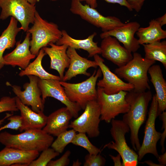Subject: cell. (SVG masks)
Masks as SVG:
<instances>
[{
    "label": "cell",
    "mask_w": 166,
    "mask_h": 166,
    "mask_svg": "<svg viewBox=\"0 0 166 166\" xmlns=\"http://www.w3.org/2000/svg\"><path fill=\"white\" fill-rule=\"evenodd\" d=\"M152 97L150 90L141 92L132 90L128 92L125 96L130 109L123 116L122 120L129 127L131 142L133 148L136 151H138L141 145L139 132L146 120L148 107Z\"/></svg>",
    "instance_id": "obj_1"
},
{
    "label": "cell",
    "mask_w": 166,
    "mask_h": 166,
    "mask_svg": "<svg viewBox=\"0 0 166 166\" xmlns=\"http://www.w3.org/2000/svg\"><path fill=\"white\" fill-rule=\"evenodd\" d=\"M54 141L52 136L42 129H31L18 134L4 131L0 133V143L6 147L21 150L39 152L49 148Z\"/></svg>",
    "instance_id": "obj_2"
},
{
    "label": "cell",
    "mask_w": 166,
    "mask_h": 166,
    "mask_svg": "<svg viewBox=\"0 0 166 166\" xmlns=\"http://www.w3.org/2000/svg\"><path fill=\"white\" fill-rule=\"evenodd\" d=\"M132 59L124 65L116 68L115 73L134 87L133 91L141 92L150 90L148 70L156 61L146 59L139 53H133Z\"/></svg>",
    "instance_id": "obj_3"
},
{
    "label": "cell",
    "mask_w": 166,
    "mask_h": 166,
    "mask_svg": "<svg viewBox=\"0 0 166 166\" xmlns=\"http://www.w3.org/2000/svg\"><path fill=\"white\" fill-rule=\"evenodd\" d=\"M27 32L31 35L30 50L36 56L42 48L50 43H56L62 35V31L57 24L43 19L37 11L33 25Z\"/></svg>",
    "instance_id": "obj_4"
},
{
    "label": "cell",
    "mask_w": 166,
    "mask_h": 166,
    "mask_svg": "<svg viewBox=\"0 0 166 166\" xmlns=\"http://www.w3.org/2000/svg\"><path fill=\"white\" fill-rule=\"evenodd\" d=\"M110 134L114 141L105 145L107 148L117 151L122 159L123 166H136L138 164V155L131 149L126 142L125 136L130 131L128 126L122 120L113 119L111 122Z\"/></svg>",
    "instance_id": "obj_5"
},
{
    "label": "cell",
    "mask_w": 166,
    "mask_h": 166,
    "mask_svg": "<svg viewBox=\"0 0 166 166\" xmlns=\"http://www.w3.org/2000/svg\"><path fill=\"white\" fill-rule=\"evenodd\" d=\"M102 74L99 68L97 71L95 70L89 78L82 82L71 83L60 81V82L69 100L77 103L81 109L84 110L88 102L97 100V94L96 85L98 78Z\"/></svg>",
    "instance_id": "obj_6"
},
{
    "label": "cell",
    "mask_w": 166,
    "mask_h": 166,
    "mask_svg": "<svg viewBox=\"0 0 166 166\" xmlns=\"http://www.w3.org/2000/svg\"><path fill=\"white\" fill-rule=\"evenodd\" d=\"M97 101L101 109V121L107 123L120 114H124L130 109V105L125 99L128 92L121 91L112 94L105 93L103 89L97 87Z\"/></svg>",
    "instance_id": "obj_7"
},
{
    "label": "cell",
    "mask_w": 166,
    "mask_h": 166,
    "mask_svg": "<svg viewBox=\"0 0 166 166\" xmlns=\"http://www.w3.org/2000/svg\"><path fill=\"white\" fill-rule=\"evenodd\" d=\"M0 19L3 20L9 16L14 17L20 22V28L24 32L27 31L30 23H34L36 6L26 0H0Z\"/></svg>",
    "instance_id": "obj_8"
},
{
    "label": "cell",
    "mask_w": 166,
    "mask_h": 166,
    "mask_svg": "<svg viewBox=\"0 0 166 166\" xmlns=\"http://www.w3.org/2000/svg\"><path fill=\"white\" fill-rule=\"evenodd\" d=\"M70 11L79 15L82 19L101 29L103 32L108 31L124 24L118 18L113 16H105L95 8L86 4H82L79 0H71Z\"/></svg>",
    "instance_id": "obj_9"
},
{
    "label": "cell",
    "mask_w": 166,
    "mask_h": 166,
    "mask_svg": "<svg viewBox=\"0 0 166 166\" xmlns=\"http://www.w3.org/2000/svg\"><path fill=\"white\" fill-rule=\"evenodd\" d=\"M84 110L81 115L71 122L69 128L76 132L87 134L91 138L98 136L100 133L101 109L97 100L88 102Z\"/></svg>",
    "instance_id": "obj_10"
},
{
    "label": "cell",
    "mask_w": 166,
    "mask_h": 166,
    "mask_svg": "<svg viewBox=\"0 0 166 166\" xmlns=\"http://www.w3.org/2000/svg\"><path fill=\"white\" fill-rule=\"evenodd\" d=\"M148 117L145 126L144 136L142 144L138 151V160H141L146 154L150 153L156 158L159 156L156 145L160 139L161 133L155 128V121L158 116V103L156 94L152 96Z\"/></svg>",
    "instance_id": "obj_11"
},
{
    "label": "cell",
    "mask_w": 166,
    "mask_h": 166,
    "mask_svg": "<svg viewBox=\"0 0 166 166\" xmlns=\"http://www.w3.org/2000/svg\"><path fill=\"white\" fill-rule=\"evenodd\" d=\"M60 81L55 79H41L38 78V85L44 103L48 97L54 98L64 104L69 110L73 117L76 118L81 108L77 103L72 102L68 97Z\"/></svg>",
    "instance_id": "obj_12"
},
{
    "label": "cell",
    "mask_w": 166,
    "mask_h": 166,
    "mask_svg": "<svg viewBox=\"0 0 166 166\" xmlns=\"http://www.w3.org/2000/svg\"><path fill=\"white\" fill-rule=\"evenodd\" d=\"M29 82L23 85L24 90L22 91L19 86L11 85L14 94L23 104L30 106L31 109L37 113L43 112L44 103L43 102L41 92L38 85V77L30 75L27 76Z\"/></svg>",
    "instance_id": "obj_13"
},
{
    "label": "cell",
    "mask_w": 166,
    "mask_h": 166,
    "mask_svg": "<svg viewBox=\"0 0 166 166\" xmlns=\"http://www.w3.org/2000/svg\"><path fill=\"white\" fill-rule=\"evenodd\" d=\"M93 57L103 76L102 79L99 80L97 83L98 87L102 89L107 94L116 93L121 91L129 92L133 89L132 85L124 82L112 72L104 63V60L98 54L95 55Z\"/></svg>",
    "instance_id": "obj_14"
},
{
    "label": "cell",
    "mask_w": 166,
    "mask_h": 166,
    "mask_svg": "<svg viewBox=\"0 0 166 166\" xmlns=\"http://www.w3.org/2000/svg\"><path fill=\"white\" fill-rule=\"evenodd\" d=\"M100 47L102 56L118 67L124 65L133 57L132 53L121 46L117 39L112 36L103 38Z\"/></svg>",
    "instance_id": "obj_15"
},
{
    "label": "cell",
    "mask_w": 166,
    "mask_h": 166,
    "mask_svg": "<svg viewBox=\"0 0 166 166\" xmlns=\"http://www.w3.org/2000/svg\"><path fill=\"white\" fill-rule=\"evenodd\" d=\"M140 27V25L137 22H130L112 30L103 32L100 34V37L101 39L109 36L114 37L122 43L128 50L133 53L140 47L138 39L134 36Z\"/></svg>",
    "instance_id": "obj_16"
},
{
    "label": "cell",
    "mask_w": 166,
    "mask_h": 166,
    "mask_svg": "<svg viewBox=\"0 0 166 166\" xmlns=\"http://www.w3.org/2000/svg\"><path fill=\"white\" fill-rule=\"evenodd\" d=\"M30 34L27 32L23 42L21 41L16 43L15 48L11 52L3 56L5 65L13 67L18 66L23 69L29 65L30 61L35 58L30 50Z\"/></svg>",
    "instance_id": "obj_17"
},
{
    "label": "cell",
    "mask_w": 166,
    "mask_h": 166,
    "mask_svg": "<svg viewBox=\"0 0 166 166\" xmlns=\"http://www.w3.org/2000/svg\"><path fill=\"white\" fill-rule=\"evenodd\" d=\"M39 154L37 151H24L5 147L0 151V166H28Z\"/></svg>",
    "instance_id": "obj_18"
},
{
    "label": "cell",
    "mask_w": 166,
    "mask_h": 166,
    "mask_svg": "<svg viewBox=\"0 0 166 166\" xmlns=\"http://www.w3.org/2000/svg\"><path fill=\"white\" fill-rule=\"evenodd\" d=\"M66 53L70 58V62L61 81H66L79 74L89 76L90 74L87 72V69L90 67L96 68L98 66L95 61L81 57L73 48L68 47Z\"/></svg>",
    "instance_id": "obj_19"
},
{
    "label": "cell",
    "mask_w": 166,
    "mask_h": 166,
    "mask_svg": "<svg viewBox=\"0 0 166 166\" xmlns=\"http://www.w3.org/2000/svg\"><path fill=\"white\" fill-rule=\"evenodd\" d=\"M72 117L67 107L61 108L48 116L46 124L42 130L49 135L57 136L67 130Z\"/></svg>",
    "instance_id": "obj_20"
},
{
    "label": "cell",
    "mask_w": 166,
    "mask_h": 166,
    "mask_svg": "<svg viewBox=\"0 0 166 166\" xmlns=\"http://www.w3.org/2000/svg\"><path fill=\"white\" fill-rule=\"evenodd\" d=\"M17 107L20 111L22 125L19 129L20 132L31 129H42L46 125L48 116L43 112L37 113L23 104L15 97Z\"/></svg>",
    "instance_id": "obj_21"
},
{
    "label": "cell",
    "mask_w": 166,
    "mask_h": 166,
    "mask_svg": "<svg viewBox=\"0 0 166 166\" xmlns=\"http://www.w3.org/2000/svg\"><path fill=\"white\" fill-rule=\"evenodd\" d=\"M49 45L50 47H45L42 48L50 58V68L57 71L61 81L65 69L68 68L70 62V58L66 53L68 46L64 44L58 45L53 43Z\"/></svg>",
    "instance_id": "obj_22"
},
{
    "label": "cell",
    "mask_w": 166,
    "mask_h": 166,
    "mask_svg": "<svg viewBox=\"0 0 166 166\" xmlns=\"http://www.w3.org/2000/svg\"><path fill=\"white\" fill-rule=\"evenodd\" d=\"M62 35L61 38L56 43L58 45H65L68 47L75 49H81L87 51L89 53L88 57H91L97 54H101L100 47L97 42L93 41L97 33L94 32L87 38L84 39H77L70 36L66 30H62Z\"/></svg>",
    "instance_id": "obj_23"
},
{
    "label": "cell",
    "mask_w": 166,
    "mask_h": 166,
    "mask_svg": "<svg viewBox=\"0 0 166 166\" xmlns=\"http://www.w3.org/2000/svg\"><path fill=\"white\" fill-rule=\"evenodd\" d=\"M148 73L156 92L155 94L158 103V116L166 109V81L159 65H152L149 68Z\"/></svg>",
    "instance_id": "obj_24"
},
{
    "label": "cell",
    "mask_w": 166,
    "mask_h": 166,
    "mask_svg": "<svg viewBox=\"0 0 166 166\" xmlns=\"http://www.w3.org/2000/svg\"><path fill=\"white\" fill-rule=\"evenodd\" d=\"M139 44L142 45L160 41L166 38V31L162 28L156 19H152L146 27H140L136 33Z\"/></svg>",
    "instance_id": "obj_25"
},
{
    "label": "cell",
    "mask_w": 166,
    "mask_h": 166,
    "mask_svg": "<svg viewBox=\"0 0 166 166\" xmlns=\"http://www.w3.org/2000/svg\"><path fill=\"white\" fill-rule=\"evenodd\" d=\"M18 22L14 18L11 17L8 26L0 37V70L5 65L3 56L4 51L14 46L16 43V37L21 30L18 26Z\"/></svg>",
    "instance_id": "obj_26"
},
{
    "label": "cell",
    "mask_w": 166,
    "mask_h": 166,
    "mask_svg": "<svg viewBox=\"0 0 166 166\" xmlns=\"http://www.w3.org/2000/svg\"><path fill=\"white\" fill-rule=\"evenodd\" d=\"M46 55L43 48L39 51L35 60L29 63L25 69L21 70L19 73L20 77L32 75L38 77L41 79H55L61 81L59 76L50 74L43 67L42 62L44 56Z\"/></svg>",
    "instance_id": "obj_27"
},
{
    "label": "cell",
    "mask_w": 166,
    "mask_h": 166,
    "mask_svg": "<svg viewBox=\"0 0 166 166\" xmlns=\"http://www.w3.org/2000/svg\"><path fill=\"white\" fill-rule=\"evenodd\" d=\"M144 58L147 59L158 61L166 68V41L156 42L143 44Z\"/></svg>",
    "instance_id": "obj_28"
},
{
    "label": "cell",
    "mask_w": 166,
    "mask_h": 166,
    "mask_svg": "<svg viewBox=\"0 0 166 166\" xmlns=\"http://www.w3.org/2000/svg\"><path fill=\"white\" fill-rule=\"evenodd\" d=\"M76 134V132L73 129L61 133L52 143V148L59 153H62L66 146L71 143Z\"/></svg>",
    "instance_id": "obj_29"
},
{
    "label": "cell",
    "mask_w": 166,
    "mask_h": 166,
    "mask_svg": "<svg viewBox=\"0 0 166 166\" xmlns=\"http://www.w3.org/2000/svg\"><path fill=\"white\" fill-rule=\"evenodd\" d=\"M71 143L83 147L90 154H97L101 152L100 149L91 143L86 134L84 133L78 132V133H76Z\"/></svg>",
    "instance_id": "obj_30"
},
{
    "label": "cell",
    "mask_w": 166,
    "mask_h": 166,
    "mask_svg": "<svg viewBox=\"0 0 166 166\" xmlns=\"http://www.w3.org/2000/svg\"><path fill=\"white\" fill-rule=\"evenodd\" d=\"M18 111L16 103L15 97L4 96L0 99V113L4 112H16ZM13 114L6 113V116L0 120V126L4 120Z\"/></svg>",
    "instance_id": "obj_31"
},
{
    "label": "cell",
    "mask_w": 166,
    "mask_h": 166,
    "mask_svg": "<svg viewBox=\"0 0 166 166\" xmlns=\"http://www.w3.org/2000/svg\"><path fill=\"white\" fill-rule=\"evenodd\" d=\"M59 154L52 148H47L42 151L38 158L33 160L28 166H46L50 160Z\"/></svg>",
    "instance_id": "obj_32"
},
{
    "label": "cell",
    "mask_w": 166,
    "mask_h": 166,
    "mask_svg": "<svg viewBox=\"0 0 166 166\" xmlns=\"http://www.w3.org/2000/svg\"><path fill=\"white\" fill-rule=\"evenodd\" d=\"M84 166H103L105 165L106 160L99 153L97 154L86 155L85 157Z\"/></svg>",
    "instance_id": "obj_33"
},
{
    "label": "cell",
    "mask_w": 166,
    "mask_h": 166,
    "mask_svg": "<svg viewBox=\"0 0 166 166\" xmlns=\"http://www.w3.org/2000/svg\"><path fill=\"white\" fill-rule=\"evenodd\" d=\"M10 122L4 126L0 128V131L6 128L17 130H19L22 125V120L20 115H11L7 118Z\"/></svg>",
    "instance_id": "obj_34"
},
{
    "label": "cell",
    "mask_w": 166,
    "mask_h": 166,
    "mask_svg": "<svg viewBox=\"0 0 166 166\" xmlns=\"http://www.w3.org/2000/svg\"><path fill=\"white\" fill-rule=\"evenodd\" d=\"M71 152L68 150L59 159L56 160H50L47 166H66L69 165L70 160L69 159Z\"/></svg>",
    "instance_id": "obj_35"
},
{
    "label": "cell",
    "mask_w": 166,
    "mask_h": 166,
    "mask_svg": "<svg viewBox=\"0 0 166 166\" xmlns=\"http://www.w3.org/2000/svg\"><path fill=\"white\" fill-rule=\"evenodd\" d=\"M159 116L162 121V126L161 129H164L163 132L161 133L160 138V144L162 148L161 151L163 153L165 151L164 143L166 136V112L163 111Z\"/></svg>",
    "instance_id": "obj_36"
},
{
    "label": "cell",
    "mask_w": 166,
    "mask_h": 166,
    "mask_svg": "<svg viewBox=\"0 0 166 166\" xmlns=\"http://www.w3.org/2000/svg\"><path fill=\"white\" fill-rule=\"evenodd\" d=\"M132 10L139 12L141 10L145 0H126Z\"/></svg>",
    "instance_id": "obj_37"
},
{
    "label": "cell",
    "mask_w": 166,
    "mask_h": 166,
    "mask_svg": "<svg viewBox=\"0 0 166 166\" xmlns=\"http://www.w3.org/2000/svg\"><path fill=\"white\" fill-rule=\"evenodd\" d=\"M105 2L112 3H117L120 5L126 7L130 11H132L133 10L129 5L126 0H103Z\"/></svg>",
    "instance_id": "obj_38"
},
{
    "label": "cell",
    "mask_w": 166,
    "mask_h": 166,
    "mask_svg": "<svg viewBox=\"0 0 166 166\" xmlns=\"http://www.w3.org/2000/svg\"><path fill=\"white\" fill-rule=\"evenodd\" d=\"M109 156L114 162V166H123L122 162L121 160V158L119 154H118L116 156H114L111 155H109Z\"/></svg>",
    "instance_id": "obj_39"
},
{
    "label": "cell",
    "mask_w": 166,
    "mask_h": 166,
    "mask_svg": "<svg viewBox=\"0 0 166 166\" xmlns=\"http://www.w3.org/2000/svg\"><path fill=\"white\" fill-rule=\"evenodd\" d=\"M157 160L160 164L162 166H164L166 165V153L164 152L162 155L159 156L157 158Z\"/></svg>",
    "instance_id": "obj_40"
},
{
    "label": "cell",
    "mask_w": 166,
    "mask_h": 166,
    "mask_svg": "<svg viewBox=\"0 0 166 166\" xmlns=\"http://www.w3.org/2000/svg\"><path fill=\"white\" fill-rule=\"evenodd\" d=\"M81 2L84 1L86 4L89 5L91 7L96 8L97 6V0H79Z\"/></svg>",
    "instance_id": "obj_41"
},
{
    "label": "cell",
    "mask_w": 166,
    "mask_h": 166,
    "mask_svg": "<svg viewBox=\"0 0 166 166\" xmlns=\"http://www.w3.org/2000/svg\"><path fill=\"white\" fill-rule=\"evenodd\" d=\"M159 23L161 26L166 24V14L165 13L164 15L155 19Z\"/></svg>",
    "instance_id": "obj_42"
},
{
    "label": "cell",
    "mask_w": 166,
    "mask_h": 166,
    "mask_svg": "<svg viewBox=\"0 0 166 166\" xmlns=\"http://www.w3.org/2000/svg\"><path fill=\"white\" fill-rule=\"evenodd\" d=\"M141 163H146L150 166H162L160 164H156L150 160H147L144 162H141Z\"/></svg>",
    "instance_id": "obj_43"
},
{
    "label": "cell",
    "mask_w": 166,
    "mask_h": 166,
    "mask_svg": "<svg viewBox=\"0 0 166 166\" xmlns=\"http://www.w3.org/2000/svg\"><path fill=\"white\" fill-rule=\"evenodd\" d=\"M81 164V163L78 160H77L75 161H73L72 166H79Z\"/></svg>",
    "instance_id": "obj_44"
},
{
    "label": "cell",
    "mask_w": 166,
    "mask_h": 166,
    "mask_svg": "<svg viewBox=\"0 0 166 166\" xmlns=\"http://www.w3.org/2000/svg\"><path fill=\"white\" fill-rule=\"evenodd\" d=\"M31 4L35 6L36 2H37V0H26Z\"/></svg>",
    "instance_id": "obj_45"
},
{
    "label": "cell",
    "mask_w": 166,
    "mask_h": 166,
    "mask_svg": "<svg viewBox=\"0 0 166 166\" xmlns=\"http://www.w3.org/2000/svg\"><path fill=\"white\" fill-rule=\"evenodd\" d=\"M51 0L52 1H57L58 0Z\"/></svg>",
    "instance_id": "obj_46"
},
{
    "label": "cell",
    "mask_w": 166,
    "mask_h": 166,
    "mask_svg": "<svg viewBox=\"0 0 166 166\" xmlns=\"http://www.w3.org/2000/svg\"><path fill=\"white\" fill-rule=\"evenodd\" d=\"M40 0H37V2H39Z\"/></svg>",
    "instance_id": "obj_47"
}]
</instances>
